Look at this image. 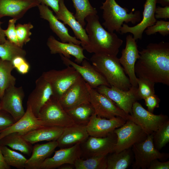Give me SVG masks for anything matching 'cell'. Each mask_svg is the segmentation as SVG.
Instances as JSON below:
<instances>
[{"label":"cell","instance_id":"21","mask_svg":"<svg viewBox=\"0 0 169 169\" xmlns=\"http://www.w3.org/2000/svg\"><path fill=\"white\" fill-rule=\"evenodd\" d=\"M38 7L40 17L48 21L50 28L59 38L61 42L72 43L79 45L81 44L80 40L77 39L75 36H72L69 34L68 28L56 18L48 6L41 3Z\"/></svg>","mask_w":169,"mask_h":169},{"label":"cell","instance_id":"44","mask_svg":"<svg viewBox=\"0 0 169 169\" xmlns=\"http://www.w3.org/2000/svg\"><path fill=\"white\" fill-rule=\"evenodd\" d=\"M144 100L148 110L151 112L153 113L155 108L159 107L160 100L155 94L147 97Z\"/></svg>","mask_w":169,"mask_h":169},{"label":"cell","instance_id":"5","mask_svg":"<svg viewBox=\"0 0 169 169\" xmlns=\"http://www.w3.org/2000/svg\"><path fill=\"white\" fill-rule=\"evenodd\" d=\"M153 134L147 135L144 140L132 146L131 150L135 158L134 161L132 163V169H148L153 160L157 159L164 161L168 158V153L161 152L155 147Z\"/></svg>","mask_w":169,"mask_h":169},{"label":"cell","instance_id":"26","mask_svg":"<svg viewBox=\"0 0 169 169\" xmlns=\"http://www.w3.org/2000/svg\"><path fill=\"white\" fill-rule=\"evenodd\" d=\"M89 136L86 125L75 124L64 128L62 133L57 141L58 147L63 148L81 144Z\"/></svg>","mask_w":169,"mask_h":169},{"label":"cell","instance_id":"40","mask_svg":"<svg viewBox=\"0 0 169 169\" xmlns=\"http://www.w3.org/2000/svg\"><path fill=\"white\" fill-rule=\"evenodd\" d=\"M144 32L147 35L159 33L163 36H167L169 34V22L157 20L154 25L147 28Z\"/></svg>","mask_w":169,"mask_h":169},{"label":"cell","instance_id":"37","mask_svg":"<svg viewBox=\"0 0 169 169\" xmlns=\"http://www.w3.org/2000/svg\"><path fill=\"white\" fill-rule=\"evenodd\" d=\"M155 147L159 151L169 142V120L165 122L153 134Z\"/></svg>","mask_w":169,"mask_h":169},{"label":"cell","instance_id":"11","mask_svg":"<svg viewBox=\"0 0 169 169\" xmlns=\"http://www.w3.org/2000/svg\"><path fill=\"white\" fill-rule=\"evenodd\" d=\"M95 89L112 100L126 114L131 115L132 114L133 103L140 100L137 87L132 86L128 90H124L114 86L100 85Z\"/></svg>","mask_w":169,"mask_h":169},{"label":"cell","instance_id":"53","mask_svg":"<svg viewBox=\"0 0 169 169\" xmlns=\"http://www.w3.org/2000/svg\"></svg>","mask_w":169,"mask_h":169},{"label":"cell","instance_id":"49","mask_svg":"<svg viewBox=\"0 0 169 169\" xmlns=\"http://www.w3.org/2000/svg\"><path fill=\"white\" fill-rule=\"evenodd\" d=\"M2 23H3L0 20V44L4 43L6 40L4 30L1 27V25Z\"/></svg>","mask_w":169,"mask_h":169},{"label":"cell","instance_id":"34","mask_svg":"<svg viewBox=\"0 0 169 169\" xmlns=\"http://www.w3.org/2000/svg\"><path fill=\"white\" fill-rule=\"evenodd\" d=\"M0 146L4 161L7 165L18 169L25 168L27 159L24 156L7 146Z\"/></svg>","mask_w":169,"mask_h":169},{"label":"cell","instance_id":"20","mask_svg":"<svg viewBox=\"0 0 169 169\" xmlns=\"http://www.w3.org/2000/svg\"><path fill=\"white\" fill-rule=\"evenodd\" d=\"M52 95L50 84L41 75L35 81V87L28 96L27 106L30 107L38 117L40 109Z\"/></svg>","mask_w":169,"mask_h":169},{"label":"cell","instance_id":"42","mask_svg":"<svg viewBox=\"0 0 169 169\" xmlns=\"http://www.w3.org/2000/svg\"><path fill=\"white\" fill-rule=\"evenodd\" d=\"M17 20L12 18L9 20L7 29L4 30L5 36L11 42L18 46L15 23Z\"/></svg>","mask_w":169,"mask_h":169},{"label":"cell","instance_id":"3","mask_svg":"<svg viewBox=\"0 0 169 169\" xmlns=\"http://www.w3.org/2000/svg\"><path fill=\"white\" fill-rule=\"evenodd\" d=\"M90 60L92 65L105 79L110 86L127 90L131 87L117 56L94 54Z\"/></svg>","mask_w":169,"mask_h":169},{"label":"cell","instance_id":"19","mask_svg":"<svg viewBox=\"0 0 169 169\" xmlns=\"http://www.w3.org/2000/svg\"><path fill=\"white\" fill-rule=\"evenodd\" d=\"M54 156L47 158L40 166L39 169H54L65 164L74 165L76 160L81 157L80 144L60 148L54 151Z\"/></svg>","mask_w":169,"mask_h":169},{"label":"cell","instance_id":"2","mask_svg":"<svg viewBox=\"0 0 169 169\" xmlns=\"http://www.w3.org/2000/svg\"><path fill=\"white\" fill-rule=\"evenodd\" d=\"M85 29L88 38L84 50L94 54H104L117 56L123 41L114 33L110 32L102 26L97 14L87 16Z\"/></svg>","mask_w":169,"mask_h":169},{"label":"cell","instance_id":"13","mask_svg":"<svg viewBox=\"0 0 169 169\" xmlns=\"http://www.w3.org/2000/svg\"><path fill=\"white\" fill-rule=\"evenodd\" d=\"M135 122L139 125L147 135L156 131L167 120L168 116L161 114L156 115L145 109L136 101L132 107V114Z\"/></svg>","mask_w":169,"mask_h":169},{"label":"cell","instance_id":"28","mask_svg":"<svg viewBox=\"0 0 169 169\" xmlns=\"http://www.w3.org/2000/svg\"><path fill=\"white\" fill-rule=\"evenodd\" d=\"M64 129L58 127L43 126L29 132L23 136L32 144L44 141H57Z\"/></svg>","mask_w":169,"mask_h":169},{"label":"cell","instance_id":"45","mask_svg":"<svg viewBox=\"0 0 169 169\" xmlns=\"http://www.w3.org/2000/svg\"><path fill=\"white\" fill-rule=\"evenodd\" d=\"M155 17L156 19L169 18V6L163 7H156Z\"/></svg>","mask_w":169,"mask_h":169},{"label":"cell","instance_id":"23","mask_svg":"<svg viewBox=\"0 0 169 169\" xmlns=\"http://www.w3.org/2000/svg\"><path fill=\"white\" fill-rule=\"evenodd\" d=\"M40 3L37 0H0V19L8 16L17 20Z\"/></svg>","mask_w":169,"mask_h":169},{"label":"cell","instance_id":"10","mask_svg":"<svg viewBox=\"0 0 169 169\" xmlns=\"http://www.w3.org/2000/svg\"><path fill=\"white\" fill-rule=\"evenodd\" d=\"M113 132L117 136L114 149V152L117 153L131 148L134 144L144 140L147 136L139 125L130 120H127Z\"/></svg>","mask_w":169,"mask_h":169},{"label":"cell","instance_id":"17","mask_svg":"<svg viewBox=\"0 0 169 169\" xmlns=\"http://www.w3.org/2000/svg\"><path fill=\"white\" fill-rule=\"evenodd\" d=\"M156 3V0H146L144 6L143 18L141 21L132 27L124 23L120 28V33L123 34L130 33L133 35L136 40L141 39L145 29L154 25L157 20L155 17Z\"/></svg>","mask_w":169,"mask_h":169},{"label":"cell","instance_id":"25","mask_svg":"<svg viewBox=\"0 0 169 169\" xmlns=\"http://www.w3.org/2000/svg\"><path fill=\"white\" fill-rule=\"evenodd\" d=\"M55 16L59 20L62 21L64 24L70 27L76 38L80 40L82 47L87 44L88 38L85 28L76 20L73 13L68 9L64 0H59V9Z\"/></svg>","mask_w":169,"mask_h":169},{"label":"cell","instance_id":"51","mask_svg":"<svg viewBox=\"0 0 169 169\" xmlns=\"http://www.w3.org/2000/svg\"><path fill=\"white\" fill-rule=\"evenodd\" d=\"M156 3H159L163 7L169 6V0H156Z\"/></svg>","mask_w":169,"mask_h":169},{"label":"cell","instance_id":"15","mask_svg":"<svg viewBox=\"0 0 169 169\" xmlns=\"http://www.w3.org/2000/svg\"><path fill=\"white\" fill-rule=\"evenodd\" d=\"M136 40L132 35L127 36L125 46L122 50L121 56L119 60L125 74L128 76L131 85L138 87L135 66L139 58L140 54Z\"/></svg>","mask_w":169,"mask_h":169},{"label":"cell","instance_id":"39","mask_svg":"<svg viewBox=\"0 0 169 169\" xmlns=\"http://www.w3.org/2000/svg\"><path fill=\"white\" fill-rule=\"evenodd\" d=\"M137 94L140 100L155 94V83L146 79L137 77Z\"/></svg>","mask_w":169,"mask_h":169},{"label":"cell","instance_id":"9","mask_svg":"<svg viewBox=\"0 0 169 169\" xmlns=\"http://www.w3.org/2000/svg\"><path fill=\"white\" fill-rule=\"evenodd\" d=\"M117 136L114 132L103 137L89 136L80 144L81 158L85 159L97 156H107L114 152Z\"/></svg>","mask_w":169,"mask_h":169},{"label":"cell","instance_id":"48","mask_svg":"<svg viewBox=\"0 0 169 169\" xmlns=\"http://www.w3.org/2000/svg\"><path fill=\"white\" fill-rule=\"evenodd\" d=\"M11 166L7 164L4 161L0 146V169H10Z\"/></svg>","mask_w":169,"mask_h":169},{"label":"cell","instance_id":"35","mask_svg":"<svg viewBox=\"0 0 169 169\" xmlns=\"http://www.w3.org/2000/svg\"><path fill=\"white\" fill-rule=\"evenodd\" d=\"M107 156H94L85 159L79 158L77 159L74 163L75 168L106 169Z\"/></svg>","mask_w":169,"mask_h":169},{"label":"cell","instance_id":"27","mask_svg":"<svg viewBox=\"0 0 169 169\" xmlns=\"http://www.w3.org/2000/svg\"><path fill=\"white\" fill-rule=\"evenodd\" d=\"M58 147L57 141H50L33 146L32 155L26 163L25 169H39L41 164Z\"/></svg>","mask_w":169,"mask_h":169},{"label":"cell","instance_id":"33","mask_svg":"<svg viewBox=\"0 0 169 169\" xmlns=\"http://www.w3.org/2000/svg\"><path fill=\"white\" fill-rule=\"evenodd\" d=\"M76 13L74 15L75 19L84 28L86 25V17L89 15L97 14L95 8L91 5L89 0H72Z\"/></svg>","mask_w":169,"mask_h":169},{"label":"cell","instance_id":"31","mask_svg":"<svg viewBox=\"0 0 169 169\" xmlns=\"http://www.w3.org/2000/svg\"><path fill=\"white\" fill-rule=\"evenodd\" d=\"M66 112L75 124L86 125L95 113L94 109L90 102L82 104Z\"/></svg>","mask_w":169,"mask_h":169},{"label":"cell","instance_id":"46","mask_svg":"<svg viewBox=\"0 0 169 169\" xmlns=\"http://www.w3.org/2000/svg\"><path fill=\"white\" fill-rule=\"evenodd\" d=\"M169 161H160L157 159L153 160L148 169H169Z\"/></svg>","mask_w":169,"mask_h":169},{"label":"cell","instance_id":"43","mask_svg":"<svg viewBox=\"0 0 169 169\" xmlns=\"http://www.w3.org/2000/svg\"><path fill=\"white\" fill-rule=\"evenodd\" d=\"M16 121L8 113L3 110H0V131L9 127Z\"/></svg>","mask_w":169,"mask_h":169},{"label":"cell","instance_id":"12","mask_svg":"<svg viewBox=\"0 0 169 169\" xmlns=\"http://www.w3.org/2000/svg\"><path fill=\"white\" fill-rule=\"evenodd\" d=\"M58 100L66 111L82 104L90 102L88 84L80 77Z\"/></svg>","mask_w":169,"mask_h":169},{"label":"cell","instance_id":"29","mask_svg":"<svg viewBox=\"0 0 169 169\" xmlns=\"http://www.w3.org/2000/svg\"><path fill=\"white\" fill-rule=\"evenodd\" d=\"M32 145L25 140L23 135L16 132L9 134L0 139V146H8L28 155L32 152Z\"/></svg>","mask_w":169,"mask_h":169},{"label":"cell","instance_id":"8","mask_svg":"<svg viewBox=\"0 0 169 169\" xmlns=\"http://www.w3.org/2000/svg\"><path fill=\"white\" fill-rule=\"evenodd\" d=\"M41 76L49 83L53 95L58 99L81 76L70 66L61 70L51 69L43 72Z\"/></svg>","mask_w":169,"mask_h":169},{"label":"cell","instance_id":"36","mask_svg":"<svg viewBox=\"0 0 169 169\" xmlns=\"http://www.w3.org/2000/svg\"><path fill=\"white\" fill-rule=\"evenodd\" d=\"M26 55L25 50L8 39L4 43L0 44V59L2 60L12 62L16 57H25Z\"/></svg>","mask_w":169,"mask_h":169},{"label":"cell","instance_id":"1","mask_svg":"<svg viewBox=\"0 0 169 169\" xmlns=\"http://www.w3.org/2000/svg\"><path fill=\"white\" fill-rule=\"evenodd\" d=\"M135 66L137 77L169 85V43H150L139 51Z\"/></svg>","mask_w":169,"mask_h":169},{"label":"cell","instance_id":"47","mask_svg":"<svg viewBox=\"0 0 169 169\" xmlns=\"http://www.w3.org/2000/svg\"><path fill=\"white\" fill-rule=\"evenodd\" d=\"M41 3L44 4L50 7L55 12L57 13L59 9V0H37Z\"/></svg>","mask_w":169,"mask_h":169},{"label":"cell","instance_id":"16","mask_svg":"<svg viewBox=\"0 0 169 169\" xmlns=\"http://www.w3.org/2000/svg\"><path fill=\"white\" fill-rule=\"evenodd\" d=\"M60 55L63 63L67 66H70L74 68L91 88L96 89L100 85L110 87L103 76L85 59L80 65L62 54Z\"/></svg>","mask_w":169,"mask_h":169},{"label":"cell","instance_id":"18","mask_svg":"<svg viewBox=\"0 0 169 169\" xmlns=\"http://www.w3.org/2000/svg\"><path fill=\"white\" fill-rule=\"evenodd\" d=\"M126 120L120 117L109 119L102 118L94 114L86 125L87 129L90 136L103 137L121 126Z\"/></svg>","mask_w":169,"mask_h":169},{"label":"cell","instance_id":"30","mask_svg":"<svg viewBox=\"0 0 169 169\" xmlns=\"http://www.w3.org/2000/svg\"><path fill=\"white\" fill-rule=\"evenodd\" d=\"M132 153L130 148L119 152H114L107 156L106 169H126L132 163Z\"/></svg>","mask_w":169,"mask_h":169},{"label":"cell","instance_id":"7","mask_svg":"<svg viewBox=\"0 0 169 169\" xmlns=\"http://www.w3.org/2000/svg\"><path fill=\"white\" fill-rule=\"evenodd\" d=\"M88 85L90 102L94 109L95 114L97 116L107 119L120 117L126 120L134 122L132 115L126 114L108 97Z\"/></svg>","mask_w":169,"mask_h":169},{"label":"cell","instance_id":"41","mask_svg":"<svg viewBox=\"0 0 169 169\" xmlns=\"http://www.w3.org/2000/svg\"><path fill=\"white\" fill-rule=\"evenodd\" d=\"M14 68L20 74H24L27 73L29 70L30 66L24 57L17 56L15 57L12 61Z\"/></svg>","mask_w":169,"mask_h":169},{"label":"cell","instance_id":"6","mask_svg":"<svg viewBox=\"0 0 169 169\" xmlns=\"http://www.w3.org/2000/svg\"><path fill=\"white\" fill-rule=\"evenodd\" d=\"M38 117L45 126L64 128L75 124L53 95L41 108Z\"/></svg>","mask_w":169,"mask_h":169},{"label":"cell","instance_id":"32","mask_svg":"<svg viewBox=\"0 0 169 169\" xmlns=\"http://www.w3.org/2000/svg\"><path fill=\"white\" fill-rule=\"evenodd\" d=\"M14 69L10 61L0 59V99L5 90L9 87L15 85L16 78L11 73Z\"/></svg>","mask_w":169,"mask_h":169},{"label":"cell","instance_id":"14","mask_svg":"<svg viewBox=\"0 0 169 169\" xmlns=\"http://www.w3.org/2000/svg\"><path fill=\"white\" fill-rule=\"evenodd\" d=\"M24 96L22 86L13 85L9 87L5 90L0 99L1 110L8 113L17 121L25 112L23 104Z\"/></svg>","mask_w":169,"mask_h":169},{"label":"cell","instance_id":"50","mask_svg":"<svg viewBox=\"0 0 169 169\" xmlns=\"http://www.w3.org/2000/svg\"><path fill=\"white\" fill-rule=\"evenodd\" d=\"M75 168L74 165L70 164H65L59 166V169H73Z\"/></svg>","mask_w":169,"mask_h":169},{"label":"cell","instance_id":"4","mask_svg":"<svg viewBox=\"0 0 169 169\" xmlns=\"http://www.w3.org/2000/svg\"><path fill=\"white\" fill-rule=\"evenodd\" d=\"M102 4L100 8L103 10L102 18L104 22L102 25L109 32L115 31L120 33V28L124 23L135 24L141 20L140 11H135L132 8L128 13V9L121 7L115 0H105Z\"/></svg>","mask_w":169,"mask_h":169},{"label":"cell","instance_id":"24","mask_svg":"<svg viewBox=\"0 0 169 169\" xmlns=\"http://www.w3.org/2000/svg\"><path fill=\"white\" fill-rule=\"evenodd\" d=\"M47 45L51 54H59L69 59L72 56L75 57V61L78 64H81L86 58L83 54L82 47L72 43L59 41L53 36H50L48 38Z\"/></svg>","mask_w":169,"mask_h":169},{"label":"cell","instance_id":"22","mask_svg":"<svg viewBox=\"0 0 169 169\" xmlns=\"http://www.w3.org/2000/svg\"><path fill=\"white\" fill-rule=\"evenodd\" d=\"M43 126L44 125L43 122L34 115L30 107L27 106L25 113L20 119L9 127L0 131V139L12 132L24 135Z\"/></svg>","mask_w":169,"mask_h":169},{"label":"cell","instance_id":"52","mask_svg":"<svg viewBox=\"0 0 169 169\" xmlns=\"http://www.w3.org/2000/svg\"><path fill=\"white\" fill-rule=\"evenodd\" d=\"M1 110V103H0V110Z\"/></svg>","mask_w":169,"mask_h":169},{"label":"cell","instance_id":"38","mask_svg":"<svg viewBox=\"0 0 169 169\" xmlns=\"http://www.w3.org/2000/svg\"><path fill=\"white\" fill-rule=\"evenodd\" d=\"M33 25L30 23L23 24L18 23L16 26L17 38L18 46L23 48L30 40V36L32 34L30 30L33 28Z\"/></svg>","mask_w":169,"mask_h":169}]
</instances>
